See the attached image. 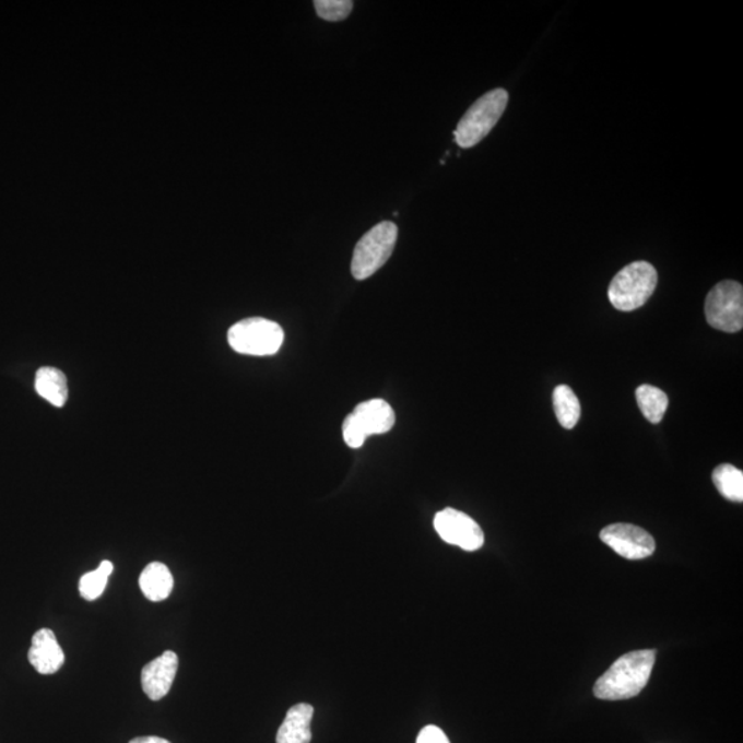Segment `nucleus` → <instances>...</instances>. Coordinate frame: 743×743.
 <instances>
[{
  "mask_svg": "<svg viewBox=\"0 0 743 743\" xmlns=\"http://www.w3.org/2000/svg\"><path fill=\"white\" fill-rule=\"evenodd\" d=\"M654 650L628 652L598 679L594 697L604 700H623L636 697L650 681L656 663Z\"/></svg>",
  "mask_w": 743,
  "mask_h": 743,
  "instance_id": "nucleus-1",
  "label": "nucleus"
},
{
  "mask_svg": "<svg viewBox=\"0 0 743 743\" xmlns=\"http://www.w3.org/2000/svg\"><path fill=\"white\" fill-rule=\"evenodd\" d=\"M658 283L657 270L649 262L638 260L615 275L609 286V299L620 311H634L646 305L654 294Z\"/></svg>",
  "mask_w": 743,
  "mask_h": 743,
  "instance_id": "nucleus-2",
  "label": "nucleus"
},
{
  "mask_svg": "<svg viewBox=\"0 0 743 743\" xmlns=\"http://www.w3.org/2000/svg\"><path fill=\"white\" fill-rule=\"evenodd\" d=\"M507 104L506 90L496 89L482 95L459 121L453 132L456 143L463 149L477 145L500 120Z\"/></svg>",
  "mask_w": 743,
  "mask_h": 743,
  "instance_id": "nucleus-3",
  "label": "nucleus"
},
{
  "mask_svg": "<svg viewBox=\"0 0 743 743\" xmlns=\"http://www.w3.org/2000/svg\"><path fill=\"white\" fill-rule=\"evenodd\" d=\"M398 238L396 223L386 221L365 233L354 248L352 273L355 280L363 281L384 268L394 252Z\"/></svg>",
  "mask_w": 743,
  "mask_h": 743,
  "instance_id": "nucleus-4",
  "label": "nucleus"
},
{
  "mask_svg": "<svg viewBox=\"0 0 743 743\" xmlns=\"http://www.w3.org/2000/svg\"><path fill=\"white\" fill-rule=\"evenodd\" d=\"M227 341L236 353L264 357L278 353L283 346L284 331L278 322L267 318H246L229 329Z\"/></svg>",
  "mask_w": 743,
  "mask_h": 743,
  "instance_id": "nucleus-5",
  "label": "nucleus"
},
{
  "mask_svg": "<svg viewBox=\"0 0 743 743\" xmlns=\"http://www.w3.org/2000/svg\"><path fill=\"white\" fill-rule=\"evenodd\" d=\"M396 424L394 409L384 400L358 403L344 418L343 439L350 448L358 449L370 435L389 433Z\"/></svg>",
  "mask_w": 743,
  "mask_h": 743,
  "instance_id": "nucleus-6",
  "label": "nucleus"
},
{
  "mask_svg": "<svg viewBox=\"0 0 743 743\" xmlns=\"http://www.w3.org/2000/svg\"><path fill=\"white\" fill-rule=\"evenodd\" d=\"M709 326L727 333L742 331L743 288L736 281L726 280L713 286L705 300Z\"/></svg>",
  "mask_w": 743,
  "mask_h": 743,
  "instance_id": "nucleus-7",
  "label": "nucleus"
},
{
  "mask_svg": "<svg viewBox=\"0 0 743 743\" xmlns=\"http://www.w3.org/2000/svg\"><path fill=\"white\" fill-rule=\"evenodd\" d=\"M434 528L445 543L460 546L464 551L480 550L485 543L480 524L458 509L446 508L435 515Z\"/></svg>",
  "mask_w": 743,
  "mask_h": 743,
  "instance_id": "nucleus-8",
  "label": "nucleus"
},
{
  "mask_svg": "<svg viewBox=\"0 0 743 743\" xmlns=\"http://www.w3.org/2000/svg\"><path fill=\"white\" fill-rule=\"evenodd\" d=\"M601 540L620 556L640 561L654 554L656 541L645 529L629 523H614L604 528Z\"/></svg>",
  "mask_w": 743,
  "mask_h": 743,
  "instance_id": "nucleus-9",
  "label": "nucleus"
},
{
  "mask_svg": "<svg viewBox=\"0 0 743 743\" xmlns=\"http://www.w3.org/2000/svg\"><path fill=\"white\" fill-rule=\"evenodd\" d=\"M178 662V656L174 651H166L143 667L141 682L143 693L149 699L161 700L166 697L177 676Z\"/></svg>",
  "mask_w": 743,
  "mask_h": 743,
  "instance_id": "nucleus-10",
  "label": "nucleus"
},
{
  "mask_svg": "<svg viewBox=\"0 0 743 743\" xmlns=\"http://www.w3.org/2000/svg\"><path fill=\"white\" fill-rule=\"evenodd\" d=\"M28 660L40 675H52L60 671L66 662V654L58 645L55 632L46 628L36 632L32 638Z\"/></svg>",
  "mask_w": 743,
  "mask_h": 743,
  "instance_id": "nucleus-11",
  "label": "nucleus"
},
{
  "mask_svg": "<svg viewBox=\"0 0 743 743\" xmlns=\"http://www.w3.org/2000/svg\"><path fill=\"white\" fill-rule=\"evenodd\" d=\"M315 708L309 704L292 706L278 732V743H310Z\"/></svg>",
  "mask_w": 743,
  "mask_h": 743,
  "instance_id": "nucleus-12",
  "label": "nucleus"
},
{
  "mask_svg": "<svg viewBox=\"0 0 743 743\" xmlns=\"http://www.w3.org/2000/svg\"><path fill=\"white\" fill-rule=\"evenodd\" d=\"M140 588L151 602H163L172 594L174 577L168 567L161 562L149 564L141 573Z\"/></svg>",
  "mask_w": 743,
  "mask_h": 743,
  "instance_id": "nucleus-13",
  "label": "nucleus"
},
{
  "mask_svg": "<svg viewBox=\"0 0 743 743\" xmlns=\"http://www.w3.org/2000/svg\"><path fill=\"white\" fill-rule=\"evenodd\" d=\"M35 390L52 406L62 408L69 396L67 376L60 369L44 366L36 371Z\"/></svg>",
  "mask_w": 743,
  "mask_h": 743,
  "instance_id": "nucleus-14",
  "label": "nucleus"
},
{
  "mask_svg": "<svg viewBox=\"0 0 743 743\" xmlns=\"http://www.w3.org/2000/svg\"><path fill=\"white\" fill-rule=\"evenodd\" d=\"M554 409L562 427L575 428L581 417V405L569 386L561 385L554 390Z\"/></svg>",
  "mask_w": 743,
  "mask_h": 743,
  "instance_id": "nucleus-15",
  "label": "nucleus"
},
{
  "mask_svg": "<svg viewBox=\"0 0 743 743\" xmlns=\"http://www.w3.org/2000/svg\"><path fill=\"white\" fill-rule=\"evenodd\" d=\"M636 400L641 413H644L647 421L652 424L662 422L669 406V400L665 392L657 389L654 386L644 385L636 390Z\"/></svg>",
  "mask_w": 743,
  "mask_h": 743,
  "instance_id": "nucleus-16",
  "label": "nucleus"
},
{
  "mask_svg": "<svg viewBox=\"0 0 743 743\" xmlns=\"http://www.w3.org/2000/svg\"><path fill=\"white\" fill-rule=\"evenodd\" d=\"M716 490L727 500L734 503L743 502V472L731 464H721L713 471Z\"/></svg>",
  "mask_w": 743,
  "mask_h": 743,
  "instance_id": "nucleus-17",
  "label": "nucleus"
},
{
  "mask_svg": "<svg viewBox=\"0 0 743 743\" xmlns=\"http://www.w3.org/2000/svg\"><path fill=\"white\" fill-rule=\"evenodd\" d=\"M114 571V564L109 561L101 562L97 570L84 575L79 582V592L84 601L94 602L104 593L108 578Z\"/></svg>",
  "mask_w": 743,
  "mask_h": 743,
  "instance_id": "nucleus-18",
  "label": "nucleus"
},
{
  "mask_svg": "<svg viewBox=\"0 0 743 743\" xmlns=\"http://www.w3.org/2000/svg\"><path fill=\"white\" fill-rule=\"evenodd\" d=\"M354 3L352 0H316L315 8L320 19L338 23L349 17Z\"/></svg>",
  "mask_w": 743,
  "mask_h": 743,
  "instance_id": "nucleus-19",
  "label": "nucleus"
},
{
  "mask_svg": "<svg viewBox=\"0 0 743 743\" xmlns=\"http://www.w3.org/2000/svg\"><path fill=\"white\" fill-rule=\"evenodd\" d=\"M416 743H450L445 732L437 726H427L418 734Z\"/></svg>",
  "mask_w": 743,
  "mask_h": 743,
  "instance_id": "nucleus-20",
  "label": "nucleus"
},
{
  "mask_svg": "<svg viewBox=\"0 0 743 743\" xmlns=\"http://www.w3.org/2000/svg\"><path fill=\"white\" fill-rule=\"evenodd\" d=\"M130 743H172L168 742L167 740H164V738H158V736H138L134 738Z\"/></svg>",
  "mask_w": 743,
  "mask_h": 743,
  "instance_id": "nucleus-21",
  "label": "nucleus"
}]
</instances>
